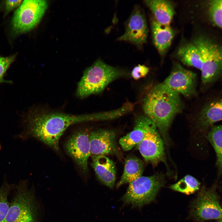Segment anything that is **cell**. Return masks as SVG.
<instances>
[{
    "instance_id": "6da1fadb",
    "label": "cell",
    "mask_w": 222,
    "mask_h": 222,
    "mask_svg": "<svg viewBox=\"0 0 222 222\" xmlns=\"http://www.w3.org/2000/svg\"><path fill=\"white\" fill-rule=\"evenodd\" d=\"M101 112L73 115L44 109L29 113L26 120L25 130L19 135L23 139L33 137L56 151L59 150L60 139L70 126L77 123L101 121Z\"/></svg>"
},
{
    "instance_id": "7a4b0ae2",
    "label": "cell",
    "mask_w": 222,
    "mask_h": 222,
    "mask_svg": "<svg viewBox=\"0 0 222 222\" xmlns=\"http://www.w3.org/2000/svg\"><path fill=\"white\" fill-rule=\"evenodd\" d=\"M142 107L145 116L155 124L163 142L169 144L168 131L175 117L183 105L179 94L162 82L156 84L144 97Z\"/></svg>"
},
{
    "instance_id": "3957f363",
    "label": "cell",
    "mask_w": 222,
    "mask_h": 222,
    "mask_svg": "<svg viewBox=\"0 0 222 222\" xmlns=\"http://www.w3.org/2000/svg\"><path fill=\"white\" fill-rule=\"evenodd\" d=\"M125 74L121 69L98 60L84 71L77 84L76 96L84 98L99 93L111 82Z\"/></svg>"
},
{
    "instance_id": "277c9868",
    "label": "cell",
    "mask_w": 222,
    "mask_h": 222,
    "mask_svg": "<svg viewBox=\"0 0 222 222\" xmlns=\"http://www.w3.org/2000/svg\"><path fill=\"white\" fill-rule=\"evenodd\" d=\"M165 183L164 175L157 173L149 176H142L129 183L121 198L125 204L141 208L153 201Z\"/></svg>"
},
{
    "instance_id": "5b68a950",
    "label": "cell",
    "mask_w": 222,
    "mask_h": 222,
    "mask_svg": "<svg viewBox=\"0 0 222 222\" xmlns=\"http://www.w3.org/2000/svg\"><path fill=\"white\" fill-rule=\"evenodd\" d=\"M193 44L198 49L201 57L202 84L208 86L214 82L221 75V47L212 40L202 36L196 39Z\"/></svg>"
},
{
    "instance_id": "8992f818",
    "label": "cell",
    "mask_w": 222,
    "mask_h": 222,
    "mask_svg": "<svg viewBox=\"0 0 222 222\" xmlns=\"http://www.w3.org/2000/svg\"><path fill=\"white\" fill-rule=\"evenodd\" d=\"M16 187L15 195L10 203L7 222H37L35 197L27 182L21 181Z\"/></svg>"
},
{
    "instance_id": "52a82bcc",
    "label": "cell",
    "mask_w": 222,
    "mask_h": 222,
    "mask_svg": "<svg viewBox=\"0 0 222 222\" xmlns=\"http://www.w3.org/2000/svg\"><path fill=\"white\" fill-rule=\"evenodd\" d=\"M48 7L45 0H26L15 11L12 24L14 31L17 33L27 32L39 22Z\"/></svg>"
},
{
    "instance_id": "ba28073f",
    "label": "cell",
    "mask_w": 222,
    "mask_h": 222,
    "mask_svg": "<svg viewBox=\"0 0 222 222\" xmlns=\"http://www.w3.org/2000/svg\"><path fill=\"white\" fill-rule=\"evenodd\" d=\"M215 187L202 189L193 202L191 213L195 220L201 221L210 220H221V208Z\"/></svg>"
},
{
    "instance_id": "9c48e42d",
    "label": "cell",
    "mask_w": 222,
    "mask_h": 222,
    "mask_svg": "<svg viewBox=\"0 0 222 222\" xmlns=\"http://www.w3.org/2000/svg\"><path fill=\"white\" fill-rule=\"evenodd\" d=\"M196 75L179 63H175L169 76L162 82L174 91L190 97L196 93Z\"/></svg>"
},
{
    "instance_id": "30bf717a",
    "label": "cell",
    "mask_w": 222,
    "mask_h": 222,
    "mask_svg": "<svg viewBox=\"0 0 222 222\" xmlns=\"http://www.w3.org/2000/svg\"><path fill=\"white\" fill-rule=\"evenodd\" d=\"M163 142L153 123L137 146L145 161L155 166L161 162L166 164Z\"/></svg>"
},
{
    "instance_id": "8fae6325",
    "label": "cell",
    "mask_w": 222,
    "mask_h": 222,
    "mask_svg": "<svg viewBox=\"0 0 222 222\" xmlns=\"http://www.w3.org/2000/svg\"><path fill=\"white\" fill-rule=\"evenodd\" d=\"M90 132L89 130L86 129L76 132L70 138L65 145L67 153L84 173L88 171V161L91 155Z\"/></svg>"
},
{
    "instance_id": "7c38bea8",
    "label": "cell",
    "mask_w": 222,
    "mask_h": 222,
    "mask_svg": "<svg viewBox=\"0 0 222 222\" xmlns=\"http://www.w3.org/2000/svg\"><path fill=\"white\" fill-rule=\"evenodd\" d=\"M89 141L92 155L121 156L113 130L99 129L90 131Z\"/></svg>"
},
{
    "instance_id": "4fadbf2b",
    "label": "cell",
    "mask_w": 222,
    "mask_h": 222,
    "mask_svg": "<svg viewBox=\"0 0 222 222\" xmlns=\"http://www.w3.org/2000/svg\"><path fill=\"white\" fill-rule=\"evenodd\" d=\"M148 33L145 16L140 10L137 9L129 19L125 33L117 39L141 45L146 42Z\"/></svg>"
},
{
    "instance_id": "5bb4252c",
    "label": "cell",
    "mask_w": 222,
    "mask_h": 222,
    "mask_svg": "<svg viewBox=\"0 0 222 222\" xmlns=\"http://www.w3.org/2000/svg\"><path fill=\"white\" fill-rule=\"evenodd\" d=\"M91 166L98 180L103 185L113 188L116 179V171L113 162L103 155H92Z\"/></svg>"
},
{
    "instance_id": "9a60e30c",
    "label": "cell",
    "mask_w": 222,
    "mask_h": 222,
    "mask_svg": "<svg viewBox=\"0 0 222 222\" xmlns=\"http://www.w3.org/2000/svg\"><path fill=\"white\" fill-rule=\"evenodd\" d=\"M134 123L133 130L119 140V144L125 151H129L137 146L154 123L145 116L138 115L135 118Z\"/></svg>"
},
{
    "instance_id": "2e32d148",
    "label": "cell",
    "mask_w": 222,
    "mask_h": 222,
    "mask_svg": "<svg viewBox=\"0 0 222 222\" xmlns=\"http://www.w3.org/2000/svg\"><path fill=\"white\" fill-rule=\"evenodd\" d=\"M222 99L218 98L208 102L202 108L197 120L198 128L205 131L214 123L222 120Z\"/></svg>"
},
{
    "instance_id": "e0dca14e",
    "label": "cell",
    "mask_w": 222,
    "mask_h": 222,
    "mask_svg": "<svg viewBox=\"0 0 222 222\" xmlns=\"http://www.w3.org/2000/svg\"><path fill=\"white\" fill-rule=\"evenodd\" d=\"M151 27L154 44L159 53L164 54L170 46L175 32L170 25H164L158 23L152 18Z\"/></svg>"
},
{
    "instance_id": "ac0fdd59",
    "label": "cell",
    "mask_w": 222,
    "mask_h": 222,
    "mask_svg": "<svg viewBox=\"0 0 222 222\" xmlns=\"http://www.w3.org/2000/svg\"><path fill=\"white\" fill-rule=\"evenodd\" d=\"M145 2L158 23L163 25H170L175 14L171 2L165 0H148Z\"/></svg>"
},
{
    "instance_id": "d6986e66",
    "label": "cell",
    "mask_w": 222,
    "mask_h": 222,
    "mask_svg": "<svg viewBox=\"0 0 222 222\" xmlns=\"http://www.w3.org/2000/svg\"><path fill=\"white\" fill-rule=\"evenodd\" d=\"M144 163L139 158L130 155L126 158L123 174L116 185L117 188L125 184L130 183L142 176Z\"/></svg>"
},
{
    "instance_id": "ffe728a7",
    "label": "cell",
    "mask_w": 222,
    "mask_h": 222,
    "mask_svg": "<svg viewBox=\"0 0 222 222\" xmlns=\"http://www.w3.org/2000/svg\"><path fill=\"white\" fill-rule=\"evenodd\" d=\"M177 55L184 64L201 70L202 66L201 55L193 43H187L180 47L178 51Z\"/></svg>"
},
{
    "instance_id": "44dd1931",
    "label": "cell",
    "mask_w": 222,
    "mask_h": 222,
    "mask_svg": "<svg viewBox=\"0 0 222 222\" xmlns=\"http://www.w3.org/2000/svg\"><path fill=\"white\" fill-rule=\"evenodd\" d=\"M222 137L221 125L212 126L208 132L207 138L214 148L216 156V165L220 175L222 172Z\"/></svg>"
},
{
    "instance_id": "7402d4cb",
    "label": "cell",
    "mask_w": 222,
    "mask_h": 222,
    "mask_svg": "<svg viewBox=\"0 0 222 222\" xmlns=\"http://www.w3.org/2000/svg\"><path fill=\"white\" fill-rule=\"evenodd\" d=\"M200 185L199 182L196 179L187 175L169 187L173 190L189 195L198 190Z\"/></svg>"
},
{
    "instance_id": "603a6c76",
    "label": "cell",
    "mask_w": 222,
    "mask_h": 222,
    "mask_svg": "<svg viewBox=\"0 0 222 222\" xmlns=\"http://www.w3.org/2000/svg\"><path fill=\"white\" fill-rule=\"evenodd\" d=\"M14 185L4 180L0 187V222H7L6 218L10 203L8 200L9 193Z\"/></svg>"
},
{
    "instance_id": "cb8c5ba5",
    "label": "cell",
    "mask_w": 222,
    "mask_h": 222,
    "mask_svg": "<svg viewBox=\"0 0 222 222\" xmlns=\"http://www.w3.org/2000/svg\"><path fill=\"white\" fill-rule=\"evenodd\" d=\"M208 13L212 24L219 28L222 27V0L211 1L209 3Z\"/></svg>"
},
{
    "instance_id": "d4e9b609",
    "label": "cell",
    "mask_w": 222,
    "mask_h": 222,
    "mask_svg": "<svg viewBox=\"0 0 222 222\" xmlns=\"http://www.w3.org/2000/svg\"><path fill=\"white\" fill-rule=\"evenodd\" d=\"M15 55L8 57H0V83L3 82L10 83L11 81L5 80L3 77L6 71L14 60Z\"/></svg>"
},
{
    "instance_id": "484cf974",
    "label": "cell",
    "mask_w": 222,
    "mask_h": 222,
    "mask_svg": "<svg viewBox=\"0 0 222 222\" xmlns=\"http://www.w3.org/2000/svg\"><path fill=\"white\" fill-rule=\"evenodd\" d=\"M149 69L148 67L144 65L138 64L132 70L131 76L135 80L139 79L146 76L148 74Z\"/></svg>"
},
{
    "instance_id": "4316f807",
    "label": "cell",
    "mask_w": 222,
    "mask_h": 222,
    "mask_svg": "<svg viewBox=\"0 0 222 222\" xmlns=\"http://www.w3.org/2000/svg\"><path fill=\"white\" fill-rule=\"evenodd\" d=\"M23 1L21 0L6 1L5 2L6 12L7 13L15 8L19 6Z\"/></svg>"
}]
</instances>
